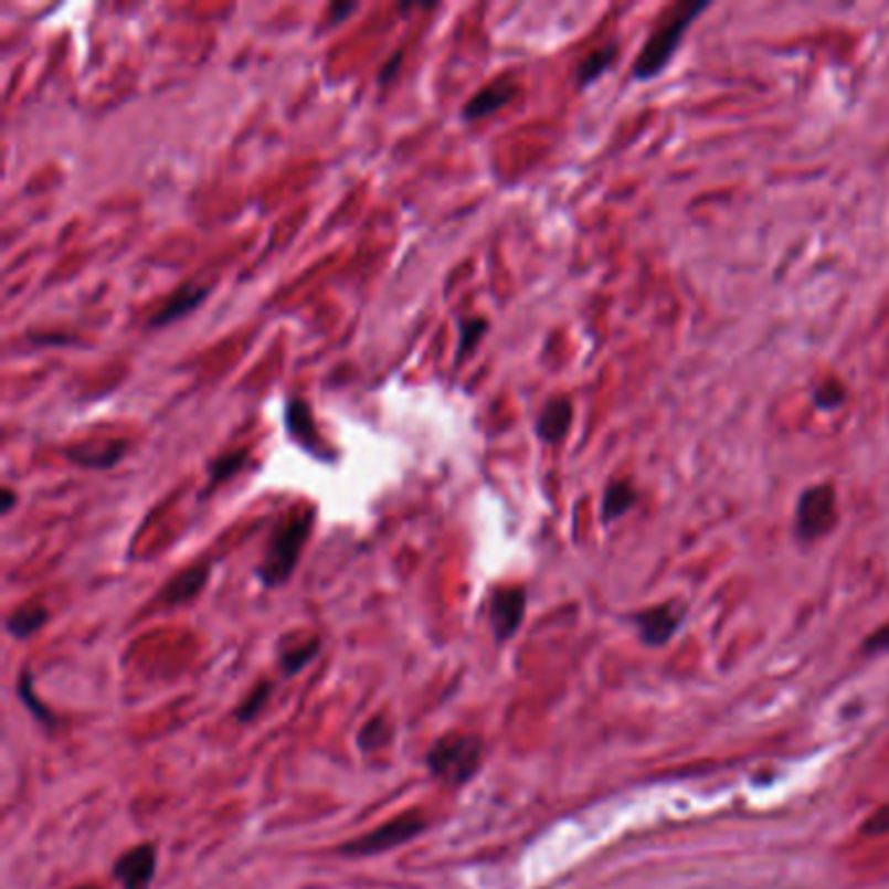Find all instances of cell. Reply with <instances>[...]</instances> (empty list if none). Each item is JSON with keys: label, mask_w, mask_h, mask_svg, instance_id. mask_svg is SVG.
<instances>
[{"label": "cell", "mask_w": 889, "mask_h": 889, "mask_svg": "<svg viewBox=\"0 0 889 889\" xmlns=\"http://www.w3.org/2000/svg\"><path fill=\"white\" fill-rule=\"evenodd\" d=\"M710 0H691V3H676L670 6L668 13L657 21L653 32L642 47V53L634 61V78L637 82H653L668 68V63L674 61L676 50L681 47V42L689 32L694 21L702 17L705 11H710Z\"/></svg>", "instance_id": "6da1fadb"}, {"label": "cell", "mask_w": 889, "mask_h": 889, "mask_svg": "<svg viewBox=\"0 0 889 889\" xmlns=\"http://www.w3.org/2000/svg\"><path fill=\"white\" fill-rule=\"evenodd\" d=\"M517 84L511 78H496L488 86H483L480 92H475L473 97L467 99V105L462 107V118L465 120H480L494 115L496 110H501L504 105H509L511 99L517 97Z\"/></svg>", "instance_id": "9c48e42d"}, {"label": "cell", "mask_w": 889, "mask_h": 889, "mask_svg": "<svg viewBox=\"0 0 889 889\" xmlns=\"http://www.w3.org/2000/svg\"><path fill=\"white\" fill-rule=\"evenodd\" d=\"M285 425L287 433H290L293 441H298L303 449L316 454V457H329V452L324 449V441L316 431L314 417H310L308 404L303 400H290L285 408Z\"/></svg>", "instance_id": "8fae6325"}, {"label": "cell", "mask_w": 889, "mask_h": 889, "mask_svg": "<svg viewBox=\"0 0 889 889\" xmlns=\"http://www.w3.org/2000/svg\"><path fill=\"white\" fill-rule=\"evenodd\" d=\"M319 647H321L319 639H308V642H303V645H298V647L282 649V657H279L282 674H285V676L300 674V670L306 668V665L314 660L316 655H319Z\"/></svg>", "instance_id": "44dd1931"}, {"label": "cell", "mask_w": 889, "mask_h": 889, "mask_svg": "<svg viewBox=\"0 0 889 889\" xmlns=\"http://www.w3.org/2000/svg\"><path fill=\"white\" fill-rule=\"evenodd\" d=\"M45 621L47 611L42 608V605H24V608L11 613L9 621H6V628H9V634H13L17 639H27L32 637Z\"/></svg>", "instance_id": "e0dca14e"}, {"label": "cell", "mask_w": 889, "mask_h": 889, "mask_svg": "<svg viewBox=\"0 0 889 889\" xmlns=\"http://www.w3.org/2000/svg\"><path fill=\"white\" fill-rule=\"evenodd\" d=\"M269 691H272V686L269 684H258L256 689H253L248 697H245V702L237 707V720L241 722H248V720H253L256 718L258 712L264 710V705H266V699H269Z\"/></svg>", "instance_id": "603a6c76"}, {"label": "cell", "mask_w": 889, "mask_h": 889, "mask_svg": "<svg viewBox=\"0 0 889 889\" xmlns=\"http://www.w3.org/2000/svg\"><path fill=\"white\" fill-rule=\"evenodd\" d=\"M864 653H869V655L889 653V624L879 626L877 632H871L869 637L864 639Z\"/></svg>", "instance_id": "484cf974"}, {"label": "cell", "mask_w": 889, "mask_h": 889, "mask_svg": "<svg viewBox=\"0 0 889 889\" xmlns=\"http://www.w3.org/2000/svg\"><path fill=\"white\" fill-rule=\"evenodd\" d=\"M13 506H17V494L11 488H3V494H0V515H11Z\"/></svg>", "instance_id": "f546056e"}, {"label": "cell", "mask_w": 889, "mask_h": 889, "mask_svg": "<svg viewBox=\"0 0 889 889\" xmlns=\"http://www.w3.org/2000/svg\"><path fill=\"white\" fill-rule=\"evenodd\" d=\"M637 488H634L632 480H611L608 488L603 494V504H600V519L605 525L616 522V519L626 517L628 511L637 506Z\"/></svg>", "instance_id": "9a60e30c"}, {"label": "cell", "mask_w": 889, "mask_h": 889, "mask_svg": "<svg viewBox=\"0 0 889 889\" xmlns=\"http://www.w3.org/2000/svg\"><path fill=\"white\" fill-rule=\"evenodd\" d=\"M837 494L833 483H816L798 496L796 504V538L801 543H814L835 530Z\"/></svg>", "instance_id": "277c9868"}, {"label": "cell", "mask_w": 889, "mask_h": 889, "mask_svg": "<svg viewBox=\"0 0 889 889\" xmlns=\"http://www.w3.org/2000/svg\"><path fill=\"white\" fill-rule=\"evenodd\" d=\"M126 454V441H99V444H82L63 449V457L86 469L115 467Z\"/></svg>", "instance_id": "4fadbf2b"}, {"label": "cell", "mask_w": 889, "mask_h": 889, "mask_svg": "<svg viewBox=\"0 0 889 889\" xmlns=\"http://www.w3.org/2000/svg\"><path fill=\"white\" fill-rule=\"evenodd\" d=\"M76 889H97V887H76Z\"/></svg>", "instance_id": "4dcf8cb0"}, {"label": "cell", "mask_w": 889, "mask_h": 889, "mask_svg": "<svg viewBox=\"0 0 889 889\" xmlns=\"http://www.w3.org/2000/svg\"><path fill=\"white\" fill-rule=\"evenodd\" d=\"M845 400H848V392H845V387L837 379H824L812 392V402L819 412H837Z\"/></svg>", "instance_id": "ffe728a7"}, {"label": "cell", "mask_w": 889, "mask_h": 889, "mask_svg": "<svg viewBox=\"0 0 889 889\" xmlns=\"http://www.w3.org/2000/svg\"><path fill=\"white\" fill-rule=\"evenodd\" d=\"M488 321L480 319V316H473V319H462L459 321V345H457V366L465 363V360L473 356V350L478 347V342L486 337Z\"/></svg>", "instance_id": "d6986e66"}, {"label": "cell", "mask_w": 889, "mask_h": 889, "mask_svg": "<svg viewBox=\"0 0 889 889\" xmlns=\"http://www.w3.org/2000/svg\"><path fill=\"white\" fill-rule=\"evenodd\" d=\"M157 871V850L155 845L144 843L126 850L113 866V877L120 881L123 889H149Z\"/></svg>", "instance_id": "ba28073f"}, {"label": "cell", "mask_w": 889, "mask_h": 889, "mask_svg": "<svg viewBox=\"0 0 889 889\" xmlns=\"http://www.w3.org/2000/svg\"><path fill=\"white\" fill-rule=\"evenodd\" d=\"M400 61H402V53H396V55L389 57V61H387V66L381 68V74H379V82H381V84H387L389 78H392L394 71L400 68Z\"/></svg>", "instance_id": "83f0119b"}, {"label": "cell", "mask_w": 889, "mask_h": 889, "mask_svg": "<svg viewBox=\"0 0 889 889\" xmlns=\"http://www.w3.org/2000/svg\"><path fill=\"white\" fill-rule=\"evenodd\" d=\"M480 762L483 741L465 733L444 735V739L433 743L428 756H425L431 775L446 785L467 783L480 770Z\"/></svg>", "instance_id": "3957f363"}, {"label": "cell", "mask_w": 889, "mask_h": 889, "mask_svg": "<svg viewBox=\"0 0 889 889\" xmlns=\"http://www.w3.org/2000/svg\"><path fill=\"white\" fill-rule=\"evenodd\" d=\"M209 298V287L207 285H183L180 290H176L168 298V303L157 310L155 316L149 319V329H162L168 327V324H176L183 319V316L193 314L201 303Z\"/></svg>", "instance_id": "30bf717a"}, {"label": "cell", "mask_w": 889, "mask_h": 889, "mask_svg": "<svg viewBox=\"0 0 889 889\" xmlns=\"http://www.w3.org/2000/svg\"><path fill=\"white\" fill-rule=\"evenodd\" d=\"M356 11V3H339V6H331V11H329V19H331V24H339V21H342L347 13H352Z\"/></svg>", "instance_id": "f1b7e54d"}, {"label": "cell", "mask_w": 889, "mask_h": 889, "mask_svg": "<svg viewBox=\"0 0 889 889\" xmlns=\"http://www.w3.org/2000/svg\"><path fill=\"white\" fill-rule=\"evenodd\" d=\"M245 462H248V452H245V449H235L230 454H222V457H216L212 465H209V486H207V490H214L216 486H220V483L235 478V475L245 467Z\"/></svg>", "instance_id": "ac0fdd59"}, {"label": "cell", "mask_w": 889, "mask_h": 889, "mask_svg": "<svg viewBox=\"0 0 889 889\" xmlns=\"http://www.w3.org/2000/svg\"><path fill=\"white\" fill-rule=\"evenodd\" d=\"M428 822L421 812H408L394 816L387 824H381L379 829H371V833L356 837V840L345 843L339 853L342 856H381V853L400 848V845L410 843L412 837H417L425 833Z\"/></svg>", "instance_id": "5b68a950"}, {"label": "cell", "mask_w": 889, "mask_h": 889, "mask_svg": "<svg viewBox=\"0 0 889 889\" xmlns=\"http://www.w3.org/2000/svg\"><path fill=\"white\" fill-rule=\"evenodd\" d=\"M310 527H314V511L303 509L287 517L285 522L272 532L269 548H266L262 567L256 571L258 580H262L266 588H279V584L290 580L295 567H298L300 561L303 548H306Z\"/></svg>", "instance_id": "7a4b0ae2"}, {"label": "cell", "mask_w": 889, "mask_h": 889, "mask_svg": "<svg viewBox=\"0 0 889 889\" xmlns=\"http://www.w3.org/2000/svg\"><path fill=\"white\" fill-rule=\"evenodd\" d=\"M616 57H618L616 42H608V45L592 50V53L580 63V68H576V84H580L582 89L584 86L595 84L600 76H605L613 68Z\"/></svg>", "instance_id": "2e32d148"}, {"label": "cell", "mask_w": 889, "mask_h": 889, "mask_svg": "<svg viewBox=\"0 0 889 889\" xmlns=\"http://www.w3.org/2000/svg\"><path fill=\"white\" fill-rule=\"evenodd\" d=\"M387 739H389V726L381 718H373L363 730H360V747L363 749L381 747Z\"/></svg>", "instance_id": "cb8c5ba5"}, {"label": "cell", "mask_w": 889, "mask_h": 889, "mask_svg": "<svg viewBox=\"0 0 889 889\" xmlns=\"http://www.w3.org/2000/svg\"><path fill=\"white\" fill-rule=\"evenodd\" d=\"M19 697H21V702L27 705V710L32 712L40 722H45V726H55V715L50 712L45 705H40L38 697H34L32 676H29V670H24V674L19 676Z\"/></svg>", "instance_id": "7402d4cb"}, {"label": "cell", "mask_w": 889, "mask_h": 889, "mask_svg": "<svg viewBox=\"0 0 889 889\" xmlns=\"http://www.w3.org/2000/svg\"><path fill=\"white\" fill-rule=\"evenodd\" d=\"M571 423H574V404L567 396H553V400L546 402L543 412L538 415V423H535V433H538L540 441L546 444H559V441L567 436Z\"/></svg>", "instance_id": "7c38bea8"}, {"label": "cell", "mask_w": 889, "mask_h": 889, "mask_svg": "<svg viewBox=\"0 0 889 889\" xmlns=\"http://www.w3.org/2000/svg\"><path fill=\"white\" fill-rule=\"evenodd\" d=\"M861 833H864V835H869V837L887 835V833H889V806H881V808H877V812H874V814L869 816V819L864 822Z\"/></svg>", "instance_id": "d4e9b609"}, {"label": "cell", "mask_w": 889, "mask_h": 889, "mask_svg": "<svg viewBox=\"0 0 889 889\" xmlns=\"http://www.w3.org/2000/svg\"><path fill=\"white\" fill-rule=\"evenodd\" d=\"M207 582H209V567L207 563H199V567H191L172 576V580L162 588L160 600L165 605H183L188 600L197 597L199 592L207 588Z\"/></svg>", "instance_id": "5bb4252c"}, {"label": "cell", "mask_w": 889, "mask_h": 889, "mask_svg": "<svg viewBox=\"0 0 889 889\" xmlns=\"http://www.w3.org/2000/svg\"><path fill=\"white\" fill-rule=\"evenodd\" d=\"M634 624L639 628V639L647 647H663L674 639L678 626L684 624V605L681 603H660L653 608L634 613Z\"/></svg>", "instance_id": "8992f818"}, {"label": "cell", "mask_w": 889, "mask_h": 889, "mask_svg": "<svg viewBox=\"0 0 889 889\" xmlns=\"http://www.w3.org/2000/svg\"><path fill=\"white\" fill-rule=\"evenodd\" d=\"M29 342H32V345H78V339L76 337H66V335H61V337L32 335V337H29Z\"/></svg>", "instance_id": "4316f807"}, {"label": "cell", "mask_w": 889, "mask_h": 889, "mask_svg": "<svg viewBox=\"0 0 889 889\" xmlns=\"http://www.w3.org/2000/svg\"><path fill=\"white\" fill-rule=\"evenodd\" d=\"M527 611V590L525 588H504L496 590L490 595L488 605V616L490 626H494V634L498 642L511 639L517 634V628L522 626Z\"/></svg>", "instance_id": "52a82bcc"}]
</instances>
